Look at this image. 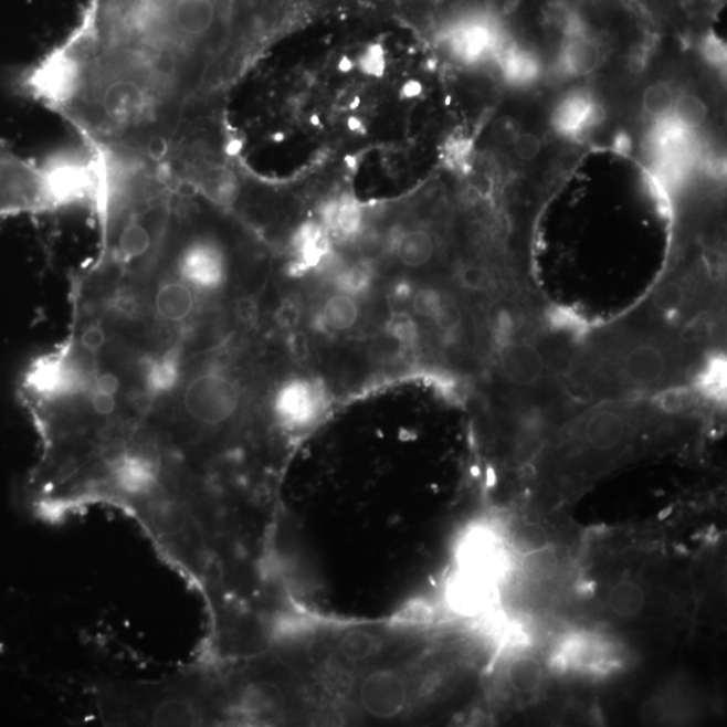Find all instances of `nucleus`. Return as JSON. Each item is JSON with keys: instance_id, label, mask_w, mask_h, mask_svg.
<instances>
[{"instance_id": "obj_1", "label": "nucleus", "mask_w": 727, "mask_h": 727, "mask_svg": "<svg viewBox=\"0 0 727 727\" xmlns=\"http://www.w3.org/2000/svg\"><path fill=\"white\" fill-rule=\"evenodd\" d=\"M708 349L632 312L572 343L567 379L582 404L656 397L699 376Z\"/></svg>"}, {"instance_id": "obj_2", "label": "nucleus", "mask_w": 727, "mask_h": 727, "mask_svg": "<svg viewBox=\"0 0 727 727\" xmlns=\"http://www.w3.org/2000/svg\"><path fill=\"white\" fill-rule=\"evenodd\" d=\"M668 407L652 398L600 400L550 430L536 461L548 495L572 497L649 450L675 426Z\"/></svg>"}, {"instance_id": "obj_3", "label": "nucleus", "mask_w": 727, "mask_h": 727, "mask_svg": "<svg viewBox=\"0 0 727 727\" xmlns=\"http://www.w3.org/2000/svg\"><path fill=\"white\" fill-rule=\"evenodd\" d=\"M414 281L402 312L424 355L455 372H482L491 347L477 306L446 276Z\"/></svg>"}, {"instance_id": "obj_4", "label": "nucleus", "mask_w": 727, "mask_h": 727, "mask_svg": "<svg viewBox=\"0 0 727 727\" xmlns=\"http://www.w3.org/2000/svg\"><path fill=\"white\" fill-rule=\"evenodd\" d=\"M98 716L106 725L197 726L220 724L218 681L200 667L162 681L116 683L101 689Z\"/></svg>"}, {"instance_id": "obj_5", "label": "nucleus", "mask_w": 727, "mask_h": 727, "mask_svg": "<svg viewBox=\"0 0 727 727\" xmlns=\"http://www.w3.org/2000/svg\"><path fill=\"white\" fill-rule=\"evenodd\" d=\"M331 402V390L310 369L270 373L263 396V419L270 433H305L322 421Z\"/></svg>"}, {"instance_id": "obj_6", "label": "nucleus", "mask_w": 727, "mask_h": 727, "mask_svg": "<svg viewBox=\"0 0 727 727\" xmlns=\"http://www.w3.org/2000/svg\"><path fill=\"white\" fill-rule=\"evenodd\" d=\"M366 299L364 288L340 285L325 289L310 310V330L328 343L354 340L364 331H372L380 325L375 314L383 312L386 305L375 310V301Z\"/></svg>"}, {"instance_id": "obj_7", "label": "nucleus", "mask_w": 727, "mask_h": 727, "mask_svg": "<svg viewBox=\"0 0 727 727\" xmlns=\"http://www.w3.org/2000/svg\"><path fill=\"white\" fill-rule=\"evenodd\" d=\"M386 267L393 275L407 280H426L440 276V242L433 230L403 221L397 224L386 240Z\"/></svg>"}, {"instance_id": "obj_8", "label": "nucleus", "mask_w": 727, "mask_h": 727, "mask_svg": "<svg viewBox=\"0 0 727 727\" xmlns=\"http://www.w3.org/2000/svg\"><path fill=\"white\" fill-rule=\"evenodd\" d=\"M596 116L593 98L584 92H571L558 104L552 120L559 133L576 137L593 125Z\"/></svg>"}, {"instance_id": "obj_9", "label": "nucleus", "mask_w": 727, "mask_h": 727, "mask_svg": "<svg viewBox=\"0 0 727 727\" xmlns=\"http://www.w3.org/2000/svg\"><path fill=\"white\" fill-rule=\"evenodd\" d=\"M607 607L620 619H636L646 608V591L636 579L620 578L610 584L605 596Z\"/></svg>"}, {"instance_id": "obj_10", "label": "nucleus", "mask_w": 727, "mask_h": 727, "mask_svg": "<svg viewBox=\"0 0 727 727\" xmlns=\"http://www.w3.org/2000/svg\"><path fill=\"white\" fill-rule=\"evenodd\" d=\"M601 59V48L596 41L583 34L567 36L562 61L571 75H591L600 66Z\"/></svg>"}, {"instance_id": "obj_11", "label": "nucleus", "mask_w": 727, "mask_h": 727, "mask_svg": "<svg viewBox=\"0 0 727 727\" xmlns=\"http://www.w3.org/2000/svg\"><path fill=\"white\" fill-rule=\"evenodd\" d=\"M507 676L509 686L519 695L538 693L545 679L538 658L529 655L516 656L509 664Z\"/></svg>"}, {"instance_id": "obj_12", "label": "nucleus", "mask_w": 727, "mask_h": 727, "mask_svg": "<svg viewBox=\"0 0 727 727\" xmlns=\"http://www.w3.org/2000/svg\"><path fill=\"white\" fill-rule=\"evenodd\" d=\"M523 575L533 582H546L557 575L559 557L550 546H541L527 551L521 560Z\"/></svg>"}, {"instance_id": "obj_13", "label": "nucleus", "mask_w": 727, "mask_h": 727, "mask_svg": "<svg viewBox=\"0 0 727 727\" xmlns=\"http://www.w3.org/2000/svg\"><path fill=\"white\" fill-rule=\"evenodd\" d=\"M674 120L683 129L699 128L707 119L708 109L704 101L695 95H683L675 101Z\"/></svg>"}, {"instance_id": "obj_14", "label": "nucleus", "mask_w": 727, "mask_h": 727, "mask_svg": "<svg viewBox=\"0 0 727 727\" xmlns=\"http://www.w3.org/2000/svg\"><path fill=\"white\" fill-rule=\"evenodd\" d=\"M675 95L665 83L651 84L643 94L644 113L653 119H663L673 113Z\"/></svg>"}, {"instance_id": "obj_15", "label": "nucleus", "mask_w": 727, "mask_h": 727, "mask_svg": "<svg viewBox=\"0 0 727 727\" xmlns=\"http://www.w3.org/2000/svg\"><path fill=\"white\" fill-rule=\"evenodd\" d=\"M505 72L507 76L514 82H528L536 75L538 65L529 57L528 54L513 51L505 55L504 60Z\"/></svg>"}, {"instance_id": "obj_16", "label": "nucleus", "mask_w": 727, "mask_h": 727, "mask_svg": "<svg viewBox=\"0 0 727 727\" xmlns=\"http://www.w3.org/2000/svg\"><path fill=\"white\" fill-rule=\"evenodd\" d=\"M521 134L519 123H517L510 116H502L492 126V138L497 141V144L509 146L514 145L515 140Z\"/></svg>"}, {"instance_id": "obj_17", "label": "nucleus", "mask_w": 727, "mask_h": 727, "mask_svg": "<svg viewBox=\"0 0 727 727\" xmlns=\"http://www.w3.org/2000/svg\"><path fill=\"white\" fill-rule=\"evenodd\" d=\"M513 146L517 158L521 161H533L539 156L541 141L535 134L521 133Z\"/></svg>"}, {"instance_id": "obj_18", "label": "nucleus", "mask_w": 727, "mask_h": 727, "mask_svg": "<svg viewBox=\"0 0 727 727\" xmlns=\"http://www.w3.org/2000/svg\"><path fill=\"white\" fill-rule=\"evenodd\" d=\"M704 49L708 61H712L713 64H723V61H725V49L723 48V43L710 36V39L706 40Z\"/></svg>"}]
</instances>
